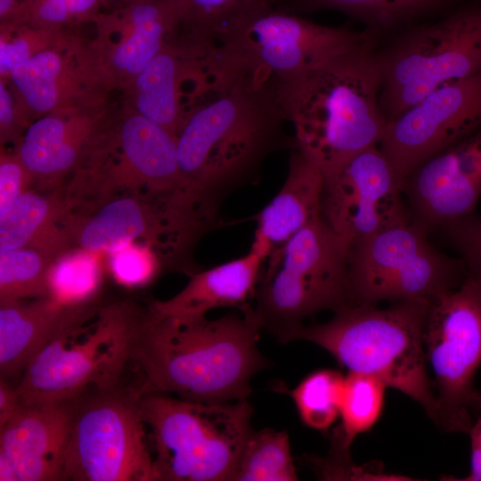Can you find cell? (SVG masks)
<instances>
[{"instance_id": "23", "label": "cell", "mask_w": 481, "mask_h": 481, "mask_svg": "<svg viewBox=\"0 0 481 481\" xmlns=\"http://www.w3.org/2000/svg\"><path fill=\"white\" fill-rule=\"evenodd\" d=\"M268 249L253 240L242 257L209 269L190 273L185 287L173 298L151 304L161 316L178 320L199 319L213 309L235 308L242 314L252 311Z\"/></svg>"}, {"instance_id": "29", "label": "cell", "mask_w": 481, "mask_h": 481, "mask_svg": "<svg viewBox=\"0 0 481 481\" xmlns=\"http://www.w3.org/2000/svg\"><path fill=\"white\" fill-rule=\"evenodd\" d=\"M277 0H180L183 29L194 39L215 45L239 24L275 8Z\"/></svg>"}, {"instance_id": "9", "label": "cell", "mask_w": 481, "mask_h": 481, "mask_svg": "<svg viewBox=\"0 0 481 481\" xmlns=\"http://www.w3.org/2000/svg\"><path fill=\"white\" fill-rule=\"evenodd\" d=\"M376 39V34L314 23L279 9L236 26L214 45L219 68L278 94L326 61Z\"/></svg>"}, {"instance_id": "12", "label": "cell", "mask_w": 481, "mask_h": 481, "mask_svg": "<svg viewBox=\"0 0 481 481\" xmlns=\"http://www.w3.org/2000/svg\"><path fill=\"white\" fill-rule=\"evenodd\" d=\"M140 393L120 385L77 399L62 480L157 481Z\"/></svg>"}, {"instance_id": "45", "label": "cell", "mask_w": 481, "mask_h": 481, "mask_svg": "<svg viewBox=\"0 0 481 481\" xmlns=\"http://www.w3.org/2000/svg\"><path fill=\"white\" fill-rule=\"evenodd\" d=\"M124 1H125V3H127V2H130V1H133V0H124Z\"/></svg>"}, {"instance_id": "1", "label": "cell", "mask_w": 481, "mask_h": 481, "mask_svg": "<svg viewBox=\"0 0 481 481\" xmlns=\"http://www.w3.org/2000/svg\"><path fill=\"white\" fill-rule=\"evenodd\" d=\"M285 122L275 90L211 65L210 77L176 135L181 171L218 214L231 192L255 180L269 155L295 148Z\"/></svg>"}, {"instance_id": "21", "label": "cell", "mask_w": 481, "mask_h": 481, "mask_svg": "<svg viewBox=\"0 0 481 481\" xmlns=\"http://www.w3.org/2000/svg\"><path fill=\"white\" fill-rule=\"evenodd\" d=\"M98 104L58 110L35 119L16 149L33 189L59 191L102 124Z\"/></svg>"}, {"instance_id": "36", "label": "cell", "mask_w": 481, "mask_h": 481, "mask_svg": "<svg viewBox=\"0 0 481 481\" xmlns=\"http://www.w3.org/2000/svg\"><path fill=\"white\" fill-rule=\"evenodd\" d=\"M108 256V267L115 281L126 287H139L151 282L165 265L151 246L129 243Z\"/></svg>"}, {"instance_id": "7", "label": "cell", "mask_w": 481, "mask_h": 481, "mask_svg": "<svg viewBox=\"0 0 481 481\" xmlns=\"http://www.w3.org/2000/svg\"><path fill=\"white\" fill-rule=\"evenodd\" d=\"M349 248L320 216L271 252L252 305L261 330L284 343L306 318L351 304Z\"/></svg>"}, {"instance_id": "6", "label": "cell", "mask_w": 481, "mask_h": 481, "mask_svg": "<svg viewBox=\"0 0 481 481\" xmlns=\"http://www.w3.org/2000/svg\"><path fill=\"white\" fill-rule=\"evenodd\" d=\"M139 405L155 448L157 480H233L254 431L247 399L200 403L141 390Z\"/></svg>"}, {"instance_id": "30", "label": "cell", "mask_w": 481, "mask_h": 481, "mask_svg": "<svg viewBox=\"0 0 481 481\" xmlns=\"http://www.w3.org/2000/svg\"><path fill=\"white\" fill-rule=\"evenodd\" d=\"M387 387L374 376L348 372L339 409L341 424L334 433L332 444L348 451L357 436L378 422L383 412Z\"/></svg>"}, {"instance_id": "35", "label": "cell", "mask_w": 481, "mask_h": 481, "mask_svg": "<svg viewBox=\"0 0 481 481\" xmlns=\"http://www.w3.org/2000/svg\"><path fill=\"white\" fill-rule=\"evenodd\" d=\"M61 29L37 28L26 23L1 24L0 73L8 77L11 70L55 43Z\"/></svg>"}, {"instance_id": "38", "label": "cell", "mask_w": 481, "mask_h": 481, "mask_svg": "<svg viewBox=\"0 0 481 481\" xmlns=\"http://www.w3.org/2000/svg\"><path fill=\"white\" fill-rule=\"evenodd\" d=\"M33 187L32 177L17 151H3L0 159V215Z\"/></svg>"}, {"instance_id": "28", "label": "cell", "mask_w": 481, "mask_h": 481, "mask_svg": "<svg viewBox=\"0 0 481 481\" xmlns=\"http://www.w3.org/2000/svg\"><path fill=\"white\" fill-rule=\"evenodd\" d=\"M103 255L73 247L57 256L48 269L47 297L64 306L93 304L102 281Z\"/></svg>"}, {"instance_id": "39", "label": "cell", "mask_w": 481, "mask_h": 481, "mask_svg": "<svg viewBox=\"0 0 481 481\" xmlns=\"http://www.w3.org/2000/svg\"><path fill=\"white\" fill-rule=\"evenodd\" d=\"M27 118L22 112H18V105L15 102L11 90L5 81L0 82V134L1 145L6 143L20 142L27 126Z\"/></svg>"}, {"instance_id": "24", "label": "cell", "mask_w": 481, "mask_h": 481, "mask_svg": "<svg viewBox=\"0 0 481 481\" xmlns=\"http://www.w3.org/2000/svg\"><path fill=\"white\" fill-rule=\"evenodd\" d=\"M95 303L64 306L49 297L0 303V377L20 379L36 355Z\"/></svg>"}, {"instance_id": "32", "label": "cell", "mask_w": 481, "mask_h": 481, "mask_svg": "<svg viewBox=\"0 0 481 481\" xmlns=\"http://www.w3.org/2000/svg\"><path fill=\"white\" fill-rule=\"evenodd\" d=\"M345 377L330 369L315 371L287 390L303 424L326 431L339 416Z\"/></svg>"}, {"instance_id": "10", "label": "cell", "mask_w": 481, "mask_h": 481, "mask_svg": "<svg viewBox=\"0 0 481 481\" xmlns=\"http://www.w3.org/2000/svg\"><path fill=\"white\" fill-rule=\"evenodd\" d=\"M377 53L379 102L387 122L429 93L481 73V0L410 27Z\"/></svg>"}, {"instance_id": "34", "label": "cell", "mask_w": 481, "mask_h": 481, "mask_svg": "<svg viewBox=\"0 0 481 481\" xmlns=\"http://www.w3.org/2000/svg\"><path fill=\"white\" fill-rule=\"evenodd\" d=\"M104 0H20L12 22L61 29L68 23L94 20Z\"/></svg>"}, {"instance_id": "33", "label": "cell", "mask_w": 481, "mask_h": 481, "mask_svg": "<svg viewBox=\"0 0 481 481\" xmlns=\"http://www.w3.org/2000/svg\"><path fill=\"white\" fill-rule=\"evenodd\" d=\"M53 259L28 247L0 251V303L46 297Z\"/></svg>"}, {"instance_id": "15", "label": "cell", "mask_w": 481, "mask_h": 481, "mask_svg": "<svg viewBox=\"0 0 481 481\" xmlns=\"http://www.w3.org/2000/svg\"><path fill=\"white\" fill-rule=\"evenodd\" d=\"M404 179L380 147H369L324 178L321 216L350 244L384 229L408 224Z\"/></svg>"}, {"instance_id": "37", "label": "cell", "mask_w": 481, "mask_h": 481, "mask_svg": "<svg viewBox=\"0 0 481 481\" xmlns=\"http://www.w3.org/2000/svg\"><path fill=\"white\" fill-rule=\"evenodd\" d=\"M440 229L465 263L468 275L481 282V215L474 212Z\"/></svg>"}, {"instance_id": "20", "label": "cell", "mask_w": 481, "mask_h": 481, "mask_svg": "<svg viewBox=\"0 0 481 481\" xmlns=\"http://www.w3.org/2000/svg\"><path fill=\"white\" fill-rule=\"evenodd\" d=\"M94 20L101 31L118 33L100 61L110 81L122 83H133L183 27L180 0H133Z\"/></svg>"}, {"instance_id": "16", "label": "cell", "mask_w": 481, "mask_h": 481, "mask_svg": "<svg viewBox=\"0 0 481 481\" xmlns=\"http://www.w3.org/2000/svg\"><path fill=\"white\" fill-rule=\"evenodd\" d=\"M481 128V73L440 87L387 122L379 143L404 179Z\"/></svg>"}, {"instance_id": "17", "label": "cell", "mask_w": 481, "mask_h": 481, "mask_svg": "<svg viewBox=\"0 0 481 481\" xmlns=\"http://www.w3.org/2000/svg\"><path fill=\"white\" fill-rule=\"evenodd\" d=\"M412 220L430 232L475 212L481 197V128L404 178Z\"/></svg>"}, {"instance_id": "13", "label": "cell", "mask_w": 481, "mask_h": 481, "mask_svg": "<svg viewBox=\"0 0 481 481\" xmlns=\"http://www.w3.org/2000/svg\"><path fill=\"white\" fill-rule=\"evenodd\" d=\"M74 247L109 254L129 243L151 245L165 265H177L217 216L197 200L124 194L77 213H68Z\"/></svg>"}, {"instance_id": "26", "label": "cell", "mask_w": 481, "mask_h": 481, "mask_svg": "<svg viewBox=\"0 0 481 481\" xmlns=\"http://www.w3.org/2000/svg\"><path fill=\"white\" fill-rule=\"evenodd\" d=\"M61 191L29 189L0 215V251L33 248L55 258L73 248Z\"/></svg>"}, {"instance_id": "31", "label": "cell", "mask_w": 481, "mask_h": 481, "mask_svg": "<svg viewBox=\"0 0 481 481\" xmlns=\"http://www.w3.org/2000/svg\"><path fill=\"white\" fill-rule=\"evenodd\" d=\"M298 479L286 431H253L242 451L232 481Z\"/></svg>"}, {"instance_id": "43", "label": "cell", "mask_w": 481, "mask_h": 481, "mask_svg": "<svg viewBox=\"0 0 481 481\" xmlns=\"http://www.w3.org/2000/svg\"><path fill=\"white\" fill-rule=\"evenodd\" d=\"M0 481H19L13 466L3 453H0Z\"/></svg>"}, {"instance_id": "22", "label": "cell", "mask_w": 481, "mask_h": 481, "mask_svg": "<svg viewBox=\"0 0 481 481\" xmlns=\"http://www.w3.org/2000/svg\"><path fill=\"white\" fill-rule=\"evenodd\" d=\"M76 401L22 404L0 427V453L19 481L62 480Z\"/></svg>"}, {"instance_id": "42", "label": "cell", "mask_w": 481, "mask_h": 481, "mask_svg": "<svg viewBox=\"0 0 481 481\" xmlns=\"http://www.w3.org/2000/svg\"><path fill=\"white\" fill-rule=\"evenodd\" d=\"M20 0H0L1 24L12 22L16 17Z\"/></svg>"}, {"instance_id": "44", "label": "cell", "mask_w": 481, "mask_h": 481, "mask_svg": "<svg viewBox=\"0 0 481 481\" xmlns=\"http://www.w3.org/2000/svg\"><path fill=\"white\" fill-rule=\"evenodd\" d=\"M472 408H475L481 412V392H475L472 398Z\"/></svg>"}, {"instance_id": "40", "label": "cell", "mask_w": 481, "mask_h": 481, "mask_svg": "<svg viewBox=\"0 0 481 481\" xmlns=\"http://www.w3.org/2000/svg\"><path fill=\"white\" fill-rule=\"evenodd\" d=\"M468 433L471 447L470 473L463 478L447 477L446 480L481 481V415Z\"/></svg>"}, {"instance_id": "25", "label": "cell", "mask_w": 481, "mask_h": 481, "mask_svg": "<svg viewBox=\"0 0 481 481\" xmlns=\"http://www.w3.org/2000/svg\"><path fill=\"white\" fill-rule=\"evenodd\" d=\"M323 184L321 168L293 148L281 188L254 217L257 223L254 240L271 253L319 217Z\"/></svg>"}, {"instance_id": "18", "label": "cell", "mask_w": 481, "mask_h": 481, "mask_svg": "<svg viewBox=\"0 0 481 481\" xmlns=\"http://www.w3.org/2000/svg\"><path fill=\"white\" fill-rule=\"evenodd\" d=\"M212 47L180 31L132 83L134 110L176 137L188 109L209 78Z\"/></svg>"}, {"instance_id": "5", "label": "cell", "mask_w": 481, "mask_h": 481, "mask_svg": "<svg viewBox=\"0 0 481 481\" xmlns=\"http://www.w3.org/2000/svg\"><path fill=\"white\" fill-rule=\"evenodd\" d=\"M148 307L94 304L30 361L16 389L22 404L74 401L122 385Z\"/></svg>"}, {"instance_id": "8", "label": "cell", "mask_w": 481, "mask_h": 481, "mask_svg": "<svg viewBox=\"0 0 481 481\" xmlns=\"http://www.w3.org/2000/svg\"><path fill=\"white\" fill-rule=\"evenodd\" d=\"M68 188L86 208L124 194L201 198L181 171L175 135L135 110L115 126L101 125Z\"/></svg>"}, {"instance_id": "3", "label": "cell", "mask_w": 481, "mask_h": 481, "mask_svg": "<svg viewBox=\"0 0 481 481\" xmlns=\"http://www.w3.org/2000/svg\"><path fill=\"white\" fill-rule=\"evenodd\" d=\"M374 45L375 39L326 61L279 94L294 128L295 148L321 168L324 178L378 145L384 134Z\"/></svg>"}, {"instance_id": "41", "label": "cell", "mask_w": 481, "mask_h": 481, "mask_svg": "<svg viewBox=\"0 0 481 481\" xmlns=\"http://www.w3.org/2000/svg\"><path fill=\"white\" fill-rule=\"evenodd\" d=\"M21 404L16 386L0 378V427L7 422Z\"/></svg>"}, {"instance_id": "19", "label": "cell", "mask_w": 481, "mask_h": 481, "mask_svg": "<svg viewBox=\"0 0 481 481\" xmlns=\"http://www.w3.org/2000/svg\"><path fill=\"white\" fill-rule=\"evenodd\" d=\"M64 34L14 67L8 78L22 103L38 118L50 112L98 104L93 86L109 80L96 53H86Z\"/></svg>"}, {"instance_id": "14", "label": "cell", "mask_w": 481, "mask_h": 481, "mask_svg": "<svg viewBox=\"0 0 481 481\" xmlns=\"http://www.w3.org/2000/svg\"><path fill=\"white\" fill-rule=\"evenodd\" d=\"M427 363L435 377L437 423L468 433L473 380L481 365V282L468 275L430 304L423 333Z\"/></svg>"}, {"instance_id": "4", "label": "cell", "mask_w": 481, "mask_h": 481, "mask_svg": "<svg viewBox=\"0 0 481 481\" xmlns=\"http://www.w3.org/2000/svg\"><path fill=\"white\" fill-rule=\"evenodd\" d=\"M387 308L351 303L323 323L302 324L284 343L304 340L330 353L349 372L374 376L420 404L437 423L423 333L429 302L401 300Z\"/></svg>"}, {"instance_id": "11", "label": "cell", "mask_w": 481, "mask_h": 481, "mask_svg": "<svg viewBox=\"0 0 481 481\" xmlns=\"http://www.w3.org/2000/svg\"><path fill=\"white\" fill-rule=\"evenodd\" d=\"M429 232L412 220L353 241L348 255L352 303H432L459 287L468 277L465 263L436 250Z\"/></svg>"}, {"instance_id": "2", "label": "cell", "mask_w": 481, "mask_h": 481, "mask_svg": "<svg viewBox=\"0 0 481 481\" xmlns=\"http://www.w3.org/2000/svg\"><path fill=\"white\" fill-rule=\"evenodd\" d=\"M260 330L253 309L178 320L150 305L133 354L140 388L200 403L247 399L254 375L269 366L257 346Z\"/></svg>"}, {"instance_id": "27", "label": "cell", "mask_w": 481, "mask_h": 481, "mask_svg": "<svg viewBox=\"0 0 481 481\" xmlns=\"http://www.w3.org/2000/svg\"><path fill=\"white\" fill-rule=\"evenodd\" d=\"M461 0H293L289 12L334 10L363 22L368 30H391L420 18L445 13Z\"/></svg>"}]
</instances>
